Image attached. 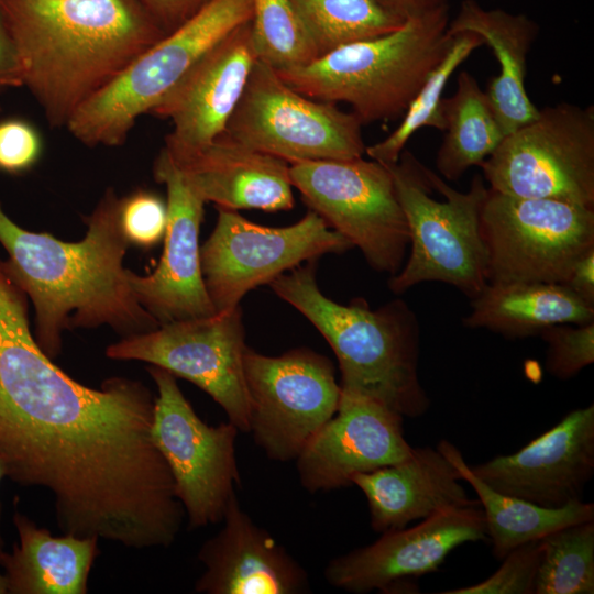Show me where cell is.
Here are the masks:
<instances>
[{
  "mask_svg": "<svg viewBox=\"0 0 594 594\" xmlns=\"http://www.w3.org/2000/svg\"><path fill=\"white\" fill-rule=\"evenodd\" d=\"M448 32L473 33L493 51L499 73L490 79L485 92L504 135L537 118L539 109L525 88L528 53L539 33L536 21L524 13L486 9L476 0H463L449 21Z\"/></svg>",
  "mask_w": 594,
  "mask_h": 594,
  "instance_id": "cell-24",
  "label": "cell"
},
{
  "mask_svg": "<svg viewBox=\"0 0 594 594\" xmlns=\"http://www.w3.org/2000/svg\"><path fill=\"white\" fill-rule=\"evenodd\" d=\"M119 198L106 190L77 242L25 230L0 204V243L9 272L35 310L34 338L51 359L62 350L64 330L109 326L123 337L160 322L136 300L123 267L127 242L118 219Z\"/></svg>",
  "mask_w": 594,
  "mask_h": 594,
  "instance_id": "cell-2",
  "label": "cell"
},
{
  "mask_svg": "<svg viewBox=\"0 0 594 594\" xmlns=\"http://www.w3.org/2000/svg\"><path fill=\"white\" fill-rule=\"evenodd\" d=\"M316 262L273 279L274 293L301 312L333 350L341 392L369 397L400 416H422L430 406L419 375L420 328L403 299L376 310L362 299L338 304L320 290Z\"/></svg>",
  "mask_w": 594,
  "mask_h": 594,
  "instance_id": "cell-4",
  "label": "cell"
},
{
  "mask_svg": "<svg viewBox=\"0 0 594 594\" xmlns=\"http://www.w3.org/2000/svg\"><path fill=\"white\" fill-rule=\"evenodd\" d=\"M42 153V135L33 123L19 117L0 120V172L10 175L29 172Z\"/></svg>",
  "mask_w": 594,
  "mask_h": 594,
  "instance_id": "cell-36",
  "label": "cell"
},
{
  "mask_svg": "<svg viewBox=\"0 0 594 594\" xmlns=\"http://www.w3.org/2000/svg\"><path fill=\"white\" fill-rule=\"evenodd\" d=\"M153 174L167 190L164 251L153 273L142 276L130 271L131 289L160 324L215 315L200 264L199 230L206 202L164 147L154 162Z\"/></svg>",
  "mask_w": 594,
  "mask_h": 594,
  "instance_id": "cell-17",
  "label": "cell"
},
{
  "mask_svg": "<svg viewBox=\"0 0 594 594\" xmlns=\"http://www.w3.org/2000/svg\"><path fill=\"white\" fill-rule=\"evenodd\" d=\"M224 134L288 164L353 160L362 157L366 148L362 123L353 112L299 94L258 59Z\"/></svg>",
  "mask_w": 594,
  "mask_h": 594,
  "instance_id": "cell-10",
  "label": "cell"
},
{
  "mask_svg": "<svg viewBox=\"0 0 594 594\" xmlns=\"http://www.w3.org/2000/svg\"><path fill=\"white\" fill-rule=\"evenodd\" d=\"M157 388L153 439L172 473L175 494L190 529L222 521L240 484L235 455L239 429L201 420L168 371L146 367Z\"/></svg>",
  "mask_w": 594,
  "mask_h": 594,
  "instance_id": "cell-13",
  "label": "cell"
},
{
  "mask_svg": "<svg viewBox=\"0 0 594 594\" xmlns=\"http://www.w3.org/2000/svg\"><path fill=\"white\" fill-rule=\"evenodd\" d=\"M540 337L547 343V371L558 380H570L594 362V322L556 324Z\"/></svg>",
  "mask_w": 594,
  "mask_h": 594,
  "instance_id": "cell-33",
  "label": "cell"
},
{
  "mask_svg": "<svg viewBox=\"0 0 594 594\" xmlns=\"http://www.w3.org/2000/svg\"><path fill=\"white\" fill-rule=\"evenodd\" d=\"M8 593V584L6 575L0 573V594H7Z\"/></svg>",
  "mask_w": 594,
  "mask_h": 594,
  "instance_id": "cell-42",
  "label": "cell"
},
{
  "mask_svg": "<svg viewBox=\"0 0 594 594\" xmlns=\"http://www.w3.org/2000/svg\"><path fill=\"white\" fill-rule=\"evenodd\" d=\"M246 348L240 305L215 315L172 321L123 337L106 349L119 361H142L206 392L239 431L249 432L250 405L243 373Z\"/></svg>",
  "mask_w": 594,
  "mask_h": 594,
  "instance_id": "cell-15",
  "label": "cell"
},
{
  "mask_svg": "<svg viewBox=\"0 0 594 594\" xmlns=\"http://www.w3.org/2000/svg\"><path fill=\"white\" fill-rule=\"evenodd\" d=\"M256 58L274 69L307 64L316 47L290 0H251Z\"/></svg>",
  "mask_w": 594,
  "mask_h": 594,
  "instance_id": "cell-32",
  "label": "cell"
},
{
  "mask_svg": "<svg viewBox=\"0 0 594 594\" xmlns=\"http://www.w3.org/2000/svg\"><path fill=\"white\" fill-rule=\"evenodd\" d=\"M243 373L249 432L271 460H296L338 410L341 387L333 364L312 350L267 356L246 345Z\"/></svg>",
  "mask_w": 594,
  "mask_h": 594,
  "instance_id": "cell-14",
  "label": "cell"
},
{
  "mask_svg": "<svg viewBox=\"0 0 594 594\" xmlns=\"http://www.w3.org/2000/svg\"><path fill=\"white\" fill-rule=\"evenodd\" d=\"M220 531L198 552L205 572L195 592L205 594H298L309 591L304 568L232 495Z\"/></svg>",
  "mask_w": 594,
  "mask_h": 594,
  "instance_id": "cell-21",
  "label": "cell"
},
{
  "mask_svg": "<svg viewBox=\"0 0 594 594\" xmlns=\"http://www.w3.org/2000/svg\"><path fill=\"white\" fill-rule=\"evenodd\" d=\"M470 300L463 326L507 339L540 336L556 324L594 322V306L559 283H488Z\"/></svg>",
  "mask_w": 594,
  "mask_h": 594,
  "instance_id": "cell-26",
  "label": "cell"
},
{
  "mask_svg": "<svg viewBox=\"0 0 594 594\" xmlns=\"http://www.w3.org/2000/svg\"><path fill=\"white\" fill-rule=\"evenodd\" d=\"M541 549V539L520 544L502 559V565L486 580L442 594H534Z\"/></svg>",
  "mask_w": 594,
  "mask_h": 594,
  "instance_id": "cell-34",
  "label": "cell"
},
{
  "mask_svg": "<svg viewBox=\"0 0 594 594\" xmlns=\"http://www.w3.org/2000/svg\"><path fill=\"white\" fill-rule=\"evenodd\" d=\"M289 178L310 210L353 246L369 265L391 276L400 271L409 229L388 168L374 160L304 161Z\"/></svg>",
  "mask_w": 594,
  "mask_h": 594,
  "instance_id": "cell-11",
  "label": "cell"
},
{
  "mask_svg": "<svg viewBox=\"0 0 594 594\" xmlns=\"http://www.w3.org/2000/svg\"><path fill=\"white\" fill-rule=\"evenodd\" d=\"M351 248L314 210L294 224L272 228L249 221L235 210L218 208L215 229L200 246L201 273L219 312L239 306L251 289L270 284L302 262Z\"/></svg>",
  "mask_w": 594,
  "mask_h": 594,
  "instance_id": "cell-12",
  "label": "cell"
},
{
  "mask_svg": "<svg viewBox=\"0 0 594 594\" xmlns=\"http://www.w3.org/2000/svg\"><path fill=\"white\" fill-rule=\"evenodd\" d=\"M7 476H8L7 465L3 462V460L0 458V482L3 477H7ZM0 519H1V503H0ZM3 544H4L3 539L0 532V560H1L2 554L4 553Z\"/></svg>",
  "mask_w": 594,
  "mask_h": 594,
  "instance_id": "cell-41",
  "label": "cell"
},
{
  "mask_svg": "<svg viewBox=\"0 0 594 594\" xmlns=\"http://www.w3.org/2000/svg\"><path fill=\"white\" fill-rule=\"evenodd\" d=\"M21 86V63L0 2V90Z\"/></svg>",
  "mask_w": 594,
  "mask_h": 594,
  "instance_id": "cell-38",
  "label": "cell"
},
{
  "mask_svg": "<svg viewBox=\"0 0 594 594\" xmlns=\"http://www.w3.org/2000/svg\"><path fill=\"white\" fill-rule=\"evenodd\" d=\"M563 285L582 300L594 306V249L575 263Z\"/></svg>",
  "mask_w": 594,
  "mask_h": 594,
  "instance_id": "cell-39",
  "label": "cell"
},
{
  "mask_svg": "<svg viewBox=\"0 0 594 594\" xmlns=\"http://www.w3.org/2000/svg\"><path fill=\"white\" fill-rule=\"evenodd\" d=\"M168 34L193 18L211 0H135Z\"/></svg>",
  "mask_w": 594,
  "mask_h": 594,
  "instance_id": "cell-37",
  "label": "cell"
},
{
  "mask_svg": "<svg viewBox=\"0 0 594 594\" xmlns=\"http://www.w3.org/2000/svg\"><path fill=\"white\" fill-rule=\"evenodd\" d=\"M391 13L407 20L449 7V0H375Z\"/></svg>",
  "mask_w": 594,
  "mask_h": 594,
  "instance_id": "cell-40",
  "label": "cell"
},
{
  "mask_svg": "<svg viewBox=\"0 0 594 594\" xmlns=\"http://www.w3.org/2000/svg\"><path fill=\"white\" fill-rule=\"evenodd\" d=\"M385 166L406 217L410 248L388 288L400 295L424 282H441L476 297L488 284L480 221L488 188L483 176L476 174L469 190L459 191L407 150Z\"/></svg>",
  "mask_w": 594,
  "mask_h": 594,
  "instance_id": "cell-6",
  "label": "cell"
},
{
  "mask_svg": "<svg viewBox=\"0 0 594 594\" xmlns=\"http://www.w3.org/2000/svg\"><path fill=\"white\" fill-rule=\"evenodd\" d=\"M480 167L488 188L594 208V106L559 102L504 136Z\"/></svg>",
  "mask_w": 594,
  "mask_h": 594,
  "instance_id": "cell-8",
  "label": "cell"
},
{
  "mask_svg": "<svg viewBox=\"0 0 594 594\" xmlns=\"http://www.w3.org/2000/svg\"><path fill=\"white\" fill-rule=\"evenodd\" d=\"M444 136L436 167L447 180H458L488 157L504 139L486 92L468 70H461L452 96L442 98Z\"/></svg>",
  "mask_w": 594,
  "mask_h": 594,
  "instance_id": "cell-28",
  "label": "cell"
},
{
  "mask_svg": "<svg viewBox=\"0 0 594 594\" xmlns=\"http://www.w3.org/2000/svg\"><path fill=\"white\" fill-rule=\"evenodd\" d=\"M155 396L113 376L86 386L32 334L28 296L0 261V458L22 486L46 488L63 534L167 548L185 510L152 433Z\"/></svg>",
  "mask_w": 594,
  "mask_h": 594,
  "instance_id": "cell-1",
  "label": "cell"
},
{
  "mask_svg": "<svg viewBox=\"0 0 594 594\" xmlns=\"http://www.w3.org/2000/svg\"><path fill=\"white\" fill-rule=\"evenodd\" d=\"M449 7L407 19L381 36L340 46L298 66L275 69L299 94L345 102L362 124L403 117L449 51Z\"/></svg>",
  "mask_w": 594,
  "mask_h": 594,
  "instance_id": "cell-5",
  "label": "cell"
},
{
  "mask_svg": "<svg viewBox=\"0 0 594 594\" xmlns=\"http://www.w3.org/2000/svg\"><path fill=\"white\" fill-rule=\"evenodd\" d=\"M480 221L488 283L563 284L594 249V208L568 201L487 188Z\"/></svg>",
  "mask_w": 594,
  "mask_h": 594,
  "instance_id": "cell-9",
  "label": "cell"
},
{
  "mask_svg": "<svg viewBox=\"0 0 594 594\" xmlns=\"http://www.w3.org/2000/svg\"><path fill=\"white\" fill-rule=\"evenodd\" d=\"M252 16L251 0H211L84 103L67 130L91 147L122 145L141 116L151 113L213 46Z\"/></svg>",
  "mask_w": 594,
  "mask_h": 594,
  "instance_id": "cell-7",
  "label": "cell"
},
{
  "mask_svg": "<svg viewBox=\"0 0 594 594\" xmlns=\"http://www.w3.org/2000/svg\"><path fill=\"white\" fill-rule=\"evenodd\" d=\"M19 543L4 552L0 565L10 594H86L88 578L99 554L98 538L53 536L28 516L15 512Z\"/></svg>",
  "mask_w": 594,
  "mask_h": 594,
  "instance_id": "cell-25",
  "label": "cell"
},
{
  "mask_svg": "<svg viewBox=\"0 0 594 594\" xmlns=\"http://www.w3.org/2000/svg\"><path fill=\"white\" fill-rule=\"evenodd\" d=\"M382 534L375 542L330 561L327 581L351 593L388 592L409 578L438 571L457 547L487 538L479 506L446 508L411 528Z\"/></svg>",
  "mask_w": 594,
  "mask_h": 594,
  "instance_id": "cell-16",
  "label": "cell"
},
{
  "mask_svg": "<svg viewBox=\"0 0 594 594\" xmlns=\"http://www.w3.org/2000/svg\"><path fill=\"white\" fill-rule=\"evenodd\" d=\"M0 112H1V105H0Z\"/></svg>",
  "mask_w": 594,
  "mask_h": 594,
  "instance_id": "cell-43",
  "label": "cell"
},
{
  "mask_svg": "<svg viewBox=\"0 0 594 594\" xmlns=\"http://www.w3.org/2000/svg\"><path fill=\"white\" fill-rule=\"evenodd\" d=\"M453 35L449 51L410 101L397 128L384 140L366 146L365 153L371 160L384 165L394 164L418 130L425 127L444 130L441 109L444 87L455 69L483 45L482 40L473 33Z\"/></svg>",
  "mask_w": 594,
  "mask_h": 594,
  "instance_id": "cell-30",
  "label": "cell"
},
{
  "mask_svg": "<svg viewBox=\"0 0 594 594\" xmlns=\"http://www.w3.org/2000/svg\"><path fill=\"white\" fill-rule=\"evenodd\" d=\"M470 469L495 491L541 507L583 501L594 474V405L571 410L518 451Z\"/></svg>",
  "mask_w": 594,
  "mask_h": 594,
  "instance_id": "cell-18",
  "label": "cell"
},
{
  "mask_svg": "<svg viewBox=\"0 0 594 594\" xmlns=\"http://www.w3.org/2000/svg\"><path fill=\"white\" fill-rule=\"evenodd\" d=\"M26 87L54 128L166 34L135 0H0Z\"/></svg>",
  "mask_w": 594,
  "mask_h": 594,
  "instance_id": "cell-3",
  "label": "cell"
},
{
  "mask_svg": "<svg viewBox=\"0 0 594 594\" xmlns=\"http://www.w3.org/2000/svg\"><path fill=\"white\" fill-rule=\"evenodd\" d=\"M404 417L369 397L342 393L336 415L297 457L301 485L310 493L352 485L359 473L406 459Z\"/></svg>",
  "mask_w": 594,
  "mask_h": 594,
  "instance_id": "cell-20",
  "label": "cell"
},
{
  "mask_svg": "<svg viewBox=\"0 0 594 594\" xmlns=\"http://www.w3.org/2000/svg\"><path fill=\"white\" fill-rule=\"evenodd\" d=\"M118 219L129 245L150 249L165 237L167 227L166 200L151 190H135L119 198Z\"/></svg>",
  "mask_w": 594,
  "mask_h": 594,
  "instance_id": "cell-35",
  "label": "cell"
},
{
  "mask_svg": "<svg viewBox=\"0 0 594 594\" xmlns=\"http://www.w3.org/2000/svg\"><path fill=\"white\" fill-rule=\"evenodd\" d=\"M541 542L534 594L594 593V519L554 530Z\"/></svg>",
  "mask_w": 594,
  "mask_h": 594,
  "instance_id": "cell-31",
  "label": "cell"
},
{
  "mask_svg": "<svg viewBox=\"0 0 594 594\" xmlns=\"http://www.w3.org/2000/svg\"><path fill=\"white\" fill-rule=\"evenodd\" d=\"M453 463L438 448H413L404 460L359 473L351 480L366 497L373 530L407 527L435 513L461 506H480L461 484Z\"/></svg>",
  "mask_w": 594,
  "mask_h": 594,
  "instance_id": "cell-22",
  "label": "cell"
},
{
  "mask_svg": "<svg viewBox=\"0 0 594 594\" xmlns=\"http://www.w3.org/2000/svg\"><path fill=\"white\" fill-rule=\"evenodd\" d=\"M256 59L249 21L213 46L152 110L172 121L164 148L175 163L224 133Z\"/></svg>",
  "mask_w": 594,
  "mask_h": 594,
  "instance_id": "cell-19",
  "label": "cell"
},
{
  "mask_svg": "<svg viewBox=\"0 0 594 594\" xmlns=\"http://www.w3.org/2000/svg\"><path fill=\"white\" fill-rule=\"evenodd\" d=\"M318 57L340 46L384 35L406 20L375 0H290Z\"/></svg>",
  "mask_w": 594,
  "mask_h": 594,
  "instance_id": "cell-29",
  "label": "cell"
},
{
  "mask_svg": "<svg viewBox=\"0 0 594 594\" xmlns=\"http://www.w3.org/2000/svg\"><path fill=\"white\" fill-rule=\"evenodd\" d=\"M437 448L453 463L462 481L477 495L483 507L486 535L494 557L503 559L516 547L539 540L562 527L594 519V505L583 501L560 508H547L506 495L481 481L452 443L441 440Z\"/></svg>",
  "mask_w": 594,
  "mask_h": 594,
  "instance_id": "cell-27",
  "label": "cell"
},
{
  "mask_svg": "<svg viewBox=\"0 0 594 594\" xmlns=\"http://www.w3.org/2000/svg\"><path fill=\"white\" fill-rule=\"evenodd\" d=\"M175 165L199 197L218 208L282 211L294 207L289 164L224 133Z\"/></svg>",
  "mask_w": 594,
  "mask_h": 594,
  "instance_id": "cell-23",
  "label": "cell"
}]
</instances>
